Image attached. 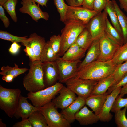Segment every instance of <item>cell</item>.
<instances>
[{
	"label": "cell",
	"instance_id": "obj_1",
	"mask_svg": "<svg viewBox=\"0 0 127 127\" xmlns=\"http://www.w3.org/2000/svg\"><path fill=\"white\" fill-rule=\"evenodd\" d=\"M116 66L111 60H96L81 68L75 77L98 81L112 74Z\"/></svg>",
	"mask_w": 127,
	"mask_h": 127
},
{
	"label": "cell",
	"instance_id": "obj_2",
	"mask_svg": "<svg viewBox=\"0 0 127 127\" xmlns=\"http://www.w3.org/2000/svg\"><path fill=\"white\" fill-rule=\"evenodd\" d=\"M42 64L39 60L30 61V68L23 80L24 87L29 92H35L46 88Z\"/></svg>",
	"mask_w": 127,
	"mask_h": 127
},
{
	"label": "cell",
	"instance_id": "obj_3",
	"mask_svg": "<svg viewBox=\"0 0 127 127\" xmlns=\"http://www.w3.org/2000/svg\"><path fill=\"white\" fill-rule=\"evenodd\" d=\"M21 93L19 89L6 88L0 85V108L10 118L14 117Z\"/></svg>",
	"mask_w": 127,
	"mask_h": 127
},
{
	"label": "cell",
	"instance_id": "obj_4",
	"mask_svg": "<svg viewBox=\"0 0 127 127\" xmlns=\"http://www.w3.org/2000/svg\"><path fill=\"white\" fill-rule=\"evenodd\" d=\"M87 26V24L75 23H69L65 24V26L61 31L60 56H63Z\"/></svg>",
	"mask_w": 127,
	"mask_h": 127
},
{
	"label": "cell",
	"instance_id": "obj_5",
	"mask_svg": "<svg viewBox=\"0 0 127 127\" xmlns=\"http://www.w3.org/2000/svg\"><path fill=\"white\" fill-rule=\"evenodd\" d=\"M63 86L62 83L57 82L52 86L36 92H29L27 97L33 106L40 107L52 101Z\"/></svg>",
	"mask_w": 127,
	"mask_h": 127
},
{
	"label": "cell",
	"instance_id": "obj_6",
	"mask_svg": "<svg viewBox=\"0 0 127 127\" xmlns=\"http://www.w3.org/2000/svg\"><path fill=\"white\" fill-rule=\"evenodd\" d=\"M51 101L40 107L48 127H70L71 124L66 119Z\"/></svg>",
	"mask_w": 127,
	"mask_h": 127
},
{
	"label": "cell",
	"instance_id": "obj_7",
	"mask_svg": "<svg viewBox=\"0 0 127 127\" xmlns=\"http://www.w3.org/2000/svg\"><path fill=\"white\" fill-rule=\"evenodd\" d=\"M97 12L80 6H69L64 21L65 24L75 23L87 24L90 20L98 14Z\"/></svg>",
	"mask_w": 127,
	"mask_h": 127
},
{
	"label": "cell",
	"instance_id": "obj_8",
	"mask_svg": "<svg viewBox=\"0 0 127 127\" xmlns=\"http://www.w3.org/2000/svg\"><path fill=\"white\" fill-rule=\"evenodd\" d=\"M98 81L74 77L68 79L65 83L66 87L78 96L85 99L91 95Z\"/></svg>",
	"mask_w": 127,
	"mask_h": 127
},
{
	"label": "cell",
	"instance_id": "obj_9",
	"mask_svg": "<svg viewBox=\"0 0 127 127\" xmlns=\"http://www.w3.org/2000/svg\"><path fill=\"white\" fill-rule=\"evenodd\" d=\"M58 70L59 77V82L65 83L70 79L75 76L78 71V64L80 60L75 61H70L58 57L55 61Z\"/></svg>",
	"mask_w": 127,
	"mask_h": 127
},
{
	"label": "cell",
	"instance_id": "obj_10",
	"mask_svg": "<svg viewBox=\"0 0 127 127\" xmlns=\"http://www.w3.org/2000/svg\"><path fill=\"white\" fill-rule=\"evenodd\" d=\"M108 14L105 9L93 17L87 24L93 39H100L105 34Z\"/></svg>",
	"mask_w": 127,
	"mask_h": 127
},
{
	"label": "cell",
	"instance_id": "obj_11",
	"mask_svg": "<svg viewBox=\"0 0 127 127\" xmlns=\"http://www.w3.org/2000/svg\"><path fill=\"white\" fill-rule=\"evenodd\" d=\"M100 54L97 60L103 61L112 59L120 46L105 35L99 39Z\"/></svg>",
	"mask_w": 127,
	"mask_h": 127
},
{
	"label": "cell",
	"instance_id": "obj_12",
	"mask_svg": "<svg viewBox=\"0 0 127 127\" xmlns=\"http://www.w3.org/2000/svg\"><path fill=\"white\" fill-rule=\"evenodd\" d=\"M21 3L22 6L20 8L19 11L22 13L28 14L36 22H37L40 19L46 20H48V13L43 11L39 5H37L32 0H22Z\"/></svg>",
	"mask_w": 127,
	"mask_h": 127
},
{
	"label": "cell",
	"instance_id": "obj_13",
	"mask_svg": "<svg viewBox=\"0 0 127 127\" xmlns=\"http://www.w3.org/2000/svg\"><path fill=\"white\" fill-rule=\"evenodd\" d=\"M59 95L54 98L52 101L57 108L63 109L70 105L77 97L73 91L64 86L59 92Z\"/></svg>",
	"mask_w": 127,
	"mask_h": 127
},
{
	"label": "cell",
	"instance_id": "obj_14",
	"mask_svg": "<svg viewBox=\"0 0 127 127\" xmlns=\"http://www.w3.org/2000/svg\"><path fill=\"white\" fill-rule=\"evenodd\" d=\"M45 87L55 84L58 80L59 74L57 65L55 61L42 63Z\"/></svg>",
	"mask_w": 127,
	"mask_h": 127
},
{
	"label": "cell",
	"instance_id": "obj_15",
	"mask_svg": "<svg viewBox=\"0 0 127 127\" xmlns=\"http://www.w3.org/2000/svg\"><path fill=\"white\" fill-rule=\"evenodd\" d=\"M122 87L117 88L108 95L99 116L102 122H108L111 120L113 116L110 113L114 102L120 94Z\"/></svg>",
	"mask_w": 127,
	"mask_h": 127
},
{
	"label": "cell",
	"instance_id": "obj_16",
	"mask_svg": "<svg viewBox=\"0 0 127 127\" xmlns=\"http://www.w3.org/2000/svg\"><path fill=\"white\" fill-rule=\"evenodd\" d=\"M46 42L44 37L34 33L31 34L29 38L22 42L21 44L32 48L35 52L36 60H40L42 52Z\"/></svg>",
	"mask_w": 127,
	"mask_h": 127
},
{
	"label": "cell",
	"instance_id": "obj_17",
	"mask_svg": "<svg viewBox=\"0 0 127 127\" xmlns=\"http://www.w3.org/2000/svg\"><path fill=\"white\" fill-rule=\"evenodd\" d=\"M28 98L21 95H20L18 105L14 115L16 119L21 118L22 120L28 119L32 112L40 109V107H36L30 103Z\"/></svg>",
	"mask_w": 127,
	"mask_h": 127
},
{
	"label": "cell",
	"instance_id": "obj_18",
	"mask_svg": "<svg viewBox=\"0 0 127 127\" xmlns=\"http://www.w3.org/2000/svg\"><path fill=\"white\" fill-rule=\"evenodd\" d=\"M85 105V99L79 96L70 105L62 110L60 113L70 123L75 120L76 114Z\"/></svg>",
	"mask_w": 127,
	"mask_h": 127
},
{
	"label": "cell",
	"instance_id": "obj_19",
	"mask_svg": "<svg viewBox=\"0 0 127 127\" xmlns=\"http://www.w3.org/2000/svg\"><path fill=\"white\" fill-rule=\"evenodd\" d=\"M75 118L80 125L83 126L92 125L100 120L99 116L89 110L86 105L76 113Z\"/></svg>",
	"mask_w": 127,
	"mask_h": 127
},
{
	"label": "cell",
	"instance_id": "obj_20",
	"mask_svg": "<svg viewBox=\"0 0 127 127\" xmlns=\"http://www.w3.org/2000/svg\"><path fill=\"white\" fill-rule=\"evenodd\" d=\"M108 94L107 92L103 94L91 95L85 99V105L99 115L100 114Z\"/></svg>",
	"mask_w": 127,
	"mask_h": 127
},
{
	"label": "cell",
	"instance_id": "obj_21",
	"mask_svg": "<svg viewBox=\"0 0 127 127\" xmlns=\"http://www.w3.org/2000/svg\"><path fill=\"white\" fill-rule=\"evenodd\" d=\"M99 39L94 40L83 60L78 67V71L82 67L97 60L100 54Z\"/></svg>",
	"mask_w": 127,
	"mask_h": 127
},
{
	"label": "cell",
	"instance_id": "obj_22",
	"mask_svg": "<svg viewBox=\"0 0 127 127\" xmlns=\"http://www.w3.org/2000/svg\"><path fill=\"white\" fill-rule=\"evenodd\" d=\"M86 51L75 42L66 51L62 58L65 60L70 61L80 60L85 56Z\"/></svg>",
	"mask_w": 127,
	"mask_h": 127
},
{
	"label": "cell",
	"instance_id": "obj_23",
	"mask_svg": "<svg viewBox=\"0 0 127 127\" xmlns=\"http://www.w3.org/2000/svg\"><path fill=\"white\" fill-rule=\"evenodd\" d=\"M115 80L113 75L98 81L91 95H99L106 93L109 88L114 84Z\"/></svg>",
	"mask_w": 127,
	"mask_h": 127
},
{
	"label": "cell",
	"instance_id": "obj_24",
	"mask_svg": "<svg viewBox=\"0 0 127 127\" xmlns=\"http://www.w3.org/2000/svg\"><path fill=\"white\" fill-rule=\"evenodd\" d=\"M106 36L111 40L120 46L124 44L123 36L112 25L107 17L105 31Z\"/></svg>",
	"mask_w": 127,
	"mask_h": 127
},
{
	"label": "cell",
	"instance_id": "obj_25",
	"mask_svg": "<svg viewBox=\"0 0 127 127\" xmlns=\"http://www.w3.org/2000/svg\"><path fill=\"white\" fill-rule=\"evenodd\" d=\"M94 40L87 27L78 35L75 42L82 48L86 51L91 46Z\"/></svg>",
	"mask_w": 127,
	"mask_h": 127
},
{
	"label": "cell",
	"instance_id": "obj_26",
	"mask_svg": "<svg viewBox=\"0 0 127 127\" xmlns=\"http://www.w3.org/2000/svg\"><path fill=\"white\" fill-rule=\"evenodd\" d=\"M104 9L106 10L109 16L113 26L123 36L122 30L114 5L112 0H107Z\"/></svg>",
	"mask_w": 127,
	"mask_h": 127
},
{
	"label": "cell",
	"instance_id": "obj_27",
	"mask_svg": "<svg viewBox=\"0 0 127 127\" xmlns=\"http://www.w3.org/2000/svg\"><path fill=\"white\" fill-rule=\"evenodd\" d=\"M113 2L118 16L123 33L124 44L127 41V17L121 10L115 0Z\"/></svg>",
	"mask_w": 127,
	"mask_h": 127
},
{
	"label": "cell",
	"instance_id": "obj_28",
	"mask_svg": "<svg viewBox=\"0 0 127 127\" xmlns=\"http://www.w3.org/2000/svg\"><path fill=\"white\" fill-rule=\"evenodd\" d=\"M28 119L33 127H48L45 117L40 109L32 112Z\"/></svg>",
	"mask_w": 127,
	"mask_h": 127
},
{
	"label": "cell",
	"instance_id": "obj_29",
	"mask_svg": "<svg viewBox=\"0 0 127 127\" xmlns=\"http://www.w3.org/2000/svg\"><path fill=\"white\" fill-rule=\"evenodd\" d=\"M111 60L115 65L121 64L127 61V41L119 47Z\"/></svg>",
	"mask_w": 127,
	"mask_h": 127
},
{
	"label": "cell",
	"instance_id": "obj_30",
	"mask_svg": "<svg viewBox=\"0 0 127 127\" xmlns=\"http://www.w3.org/2000/svg\"><path fill=\"white\" fill-rule=\"evenodd\" d=\"M59 57L55 53L50 45L49 41H48L42 52L40 61L42 63L54 61Z\"/></svg>",
	"mask_w": 127,
	"mask_h": 127
},
{
	"label": "cell",
	"instance_id": "obj_31",
	"mask_svg": "<svg viewBox=\"0 0 127 127\" xmlns=\"http://www.w3.org/2000/svg\"><path fill=\"white\" fill-rule=\"evenodd\" d=\"M14 65L12 67L8 65L3 66L1 69L2 71L0 72V74L2 75H10L13 76L15 78L19 75L24 73L28 70L26 68H19L16 64H14Z\"/></svg>",
	"mask_w": 127,
	"mask_h": 127
},
{
	"label": "cell",
	"instance_id": "obj_32",
	"mask_svg": "<svg viewBox=\"0 0 127 127\" xmlns=\"http://www.w3.org/2000/svg\"><path fill=\"white\" fill-rule=\"evenodd\" d=\"M127 107L123 110L119 109L115 112V122L118 127H127V118L126 113Z\"/></svg>",
	"mask_w": 127,
	"mask_h": 127
},
{
	"label": "cell",
	"instance_id": "obj_33",
	"mask_svg": "<svg viewBox=\"0 0 127 127\" xmlns=\"http://www.w3.org/2000/svg\"><path fill=\"white\" fill-rule=\"evenodd\" d=\"M127 72V61L124 63L116 65L112 74L115 82L114 85L118 82Z\"/></svg>",
	"mask_w": 127,
	"mask_h": 127
},
{
	"label": "cell",
	"instance_id": "obj_34",
	"mask_svg": "<svg viewBox=\"0 0 127 127\" xmlns=\"http://www.w3.org/2000/svg\"><path fill=\"white\" fill-rule=\"evenodd\" d=\"M17 2L18 0H8L3 6L12 20L15 22L17 21L15 9Z\"/></svg>",
	"mask_w": 127,
	"mask_h": 127
},
{
	"label": "cell",
	"instance_id": "obj_35",
	"mask_svg": "<svg viewBox=\"0 0 127 127\" xmlns=\"http://www.w3.org/2000/svg\"><path fill=\"white\" fill-rule=\"evenodd\" d=\"M55 5L60 16V20L64 22L65 15L69 5L65 2L64 0H53Z\"/></svg>",
	"mask_w": 127,
	"mask_h": 127
},
{
	"label": "cell",
	"instance_id": "obj_36",
	"mask_svg": "<svg viewBox=\"0 0 127 127\" xmlns=\"http://www.w3.org/2000/svg\"><path fill=\"white\" fill-rule=\"evenodd\" d=\"M27 36L19 37L13 35L5 31L0 30V38L10 41L12 43L22 42L26 40Z\"/></svg>",
	"mask_w": 127,
	"mask_h": 127
},
{
	"label": "cell",
	"instance_id": "obj_37",
	"mask_svg": "<svg viewBox=\"0 0 127 127\" xmlns=\"http://www.w3.org/2000/svg\"><path fill=\"white\" fill-rule=\"evenodd\" d=\"M49 42L50 45L55 54L57 56L60 57L59 54L60 50L61 43L60 35H53L50 37Z\"/></svg>",
	"mask_w": 127,
	"mask_h": 127
},
{
	"label": "cell",
	"instance_id": "obj_38",
	"mask_svg": "<svg viewBox=\"0 0 127 127\" xmlns=\"http://www.w3.org/2000/svg\"><path fill=\"white\" fill-rule=\"evenodd\" d=\"M125 107H127V97L123 98L118 95L114 102L111 111L114 113L116 111Z\"/></svg>",
	"mask_w": 127,
	"mask_h": 127
},
{
	"label": "cell",
	"instance_id": "obj_39",
	"mask_svg": "<svg viewBox=\"0 0 127 127\" xmlns=\"http://www.w3.org/2000/svg\"><path fill=\"white\" fill-rule=\"evenodd\" d=\"M127 84V72L124 75L120 80L117 83L112 85L107 90V92L108 95L110 94L114 89L119 87H123Z\"/></svg>",
	"mask_w": 127,
	"mask_h": 127
},
{
	"label": "cell",
	"instance_id": "obj_40",
	"mask_svg": "<svg viewBox=\"0 0 127 127\" xmlns=\"http://www.w3.org/2000/svg\"><path fill=\"white\" fill-rule=\"evenodd\" d=\"M107 0H95L93 5V10L99 13L104 10Z\"/></svg>",
	"mask_w": 127,
	"mask_h": 127
},
{
	"label": "cell",
	"instance_id": "obj_41",
	"mask_svg": "<svg viewBox=\"0 0 127 127\" xmlns=\"http://www.w3.org/2000/svg\"><path fill=\"white\" fill-rule=\"evenodd\" d=\"M0 18L3 22L5 27H8L10 25V21L6 15L3 6L1 5H0Z\"/></svg>",
	"mask_w": 127,
	"mask_h": 127
},
{
	"label": "cell",
	"instance_id": "obj_42",
	"mask_svg": "<svg viewBox=\"0 0 127 127\" xmlns=\"http://www.w3.org/2000/svg\"><path fill=\"white\" fill-rule=\"evenodd\" d=\"M25 47L26 48L23 50L26 55L29 57L30 61H34L36 60L35 52L33 49L28 47Z\"/></svg>",
	"mask_w": 127,
	"mask_h": 127
},
{
	"label": "cell",
	"instance_id": "obj_43",
	"mask_svg": "<svg viewBox=\"0 0 127 127\" xmlns=\"http://www.w3.org/2000/svg\"><path fill=\"white\" fill-rule=\"evenodd\" d=\"M12 127H33L28 119L22 120L21 121L16 123L13 125Z\"/></svg>",
	"mask_w": 127,
	"mask_h": 127
},
{
	"label": "cell",
	"instance_id": "obj_44",
	"mask_svg": "<svg viewBox=\"0 0 127 127\" xmlns=\"http://www.w3.org/2000/svg\"><path fill=\"white\" fill-rule=\"evenodd\" d=\"M21 47V45H19L18 43L14 42L11 45L8 49V51L12 54H16L18 52Z\"/></svg>",
	"mask_w": 127,
	"mask_h": 127
},
{
	"label": "cell",
	"instance_id": "obj_45",
	"mask_svg": "<svg viewBox=\"0 0 127 127\" xmlns=\"http://www.w3.org/2000/svg\"><path fill=\"white\" fill-rule=\"evenodd\" d=\"M95 0H83L82 6L85 8L93 10Z\"/></svg>",
	"mask_w": 127,
	"mask_h": 127
},
{
	"label": "cell",
	"instance_id": "obj_46",
	"mask_svg": "<svg viewBox=\"0 0 127 127\" xmlns=\"http://www.w3.org/2000/svg\"><path fill=\"white\" fill-rule=\"evenodd\" d=\"M83 0H66L68 5L77 7L82 6Z\"/></svg>",
	"mask_w": 127,
	"mask_h": 127
},
{
	"label": "cell",
	"instance_id": "obj_47",
	"mask_svg": "<svg viewBox=\"0 0 127 127\" xmlns=\"http://www.w3.org/2000/svg\"><path fill=\"white\" fill-rule=\"evenodd\" d=\"M14 78H15L13 76L8 75H3L2 79L3 80L5 81L6 82L9 83L12 82Z\"/></svg>",
	"mask_w": 127,
	"mask_h": 127
},
{
	"label": "cell",
	"instance_id": "obj_48",
	"mask_svg": "<svg viewBox=\"0 0 127 127\" xmlns=\"http://www.w3.org/2000/svg\"><path fill=\"white\" fill-rule=\"evenodd\" d=\"M121 7L127 12V0H119Z\"/></svg>",
	"mask_w": 127,
	"mask_h": 127
},
{
	"label": "cell",
	"instance_id": "obj_49",
	"mask_svg": "<svg viewBox=\"0 0 127 127\" xmlns=\"http://www.w3.org/2000/svg\"><path fill=\"white\" fill-rule=\"evenodd\" d=\"M127 94V84L121 88L119 95L121 97H123L125 94Z\"/></svg>",
	"mask_w": 127,
	"mask_h": 127
},
{
	"label": "cell",
	"instance_id": "obj_50",
	"mask_svg": "<svg viewBox=\"0 0 127 127\" xmlns=\"http://www.w3.org/2000/svg\"><path fill=\"white\" fill-rule=\"evenodd\" d=\"M35 2H37L42 6L47 7V4L48 0H32Z\"/></svg>",
	"mask_w": 127,
	"mask_h": 127
},
{
	"label": "cell",
	"instance_id": "obj_51",
	"mask_svg": "<svg viewBox=\"0 0 127 127\" xmlns=\"http://www.w3.org/2000/svg\"><path fill=\"white\" fill-rule=\"evenodd\" d=\"M6 127V124L2 122L1 119H0V127Z\"/></svg>",
	"mask_w": 127,
	"mask_h": 127
},
{
	"label": "cell",
	"instance_id": "obj_52",
	"mask_svg": "<svg viewBox=\"0 0 127 127\" xmlns=\"http://www.w3.org/2000/svg\"><path fill=\"white\" fill-rule=\"evenodd\" d=\"M8 0H0V5L3 6Z\"/></svg>",
	"mask_w": 127,
	"mask_h": 127
}]
</instances>
